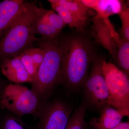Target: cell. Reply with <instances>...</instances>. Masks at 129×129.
<instances>
[{
  "label": "cell",
  "instance_id": "1",
  "mask_svg": "<svg viewBox=\"0 0 129 129\" xmlns=\"http://www.w3.org/2000/svg\"><path fill=\"white\" fill-rule=\"evenodd\" d=\"M59 39L61 53V83L76 90L82 87L96 56L95 43L85 31L75 30Z\"/></svg>",
  "mask_w": 129,
  "mask_h": 129
},
{
  "label": "cell",
  "instance_id": "2",
  "mask_svg": "<svg viewBox=\"0 0 129 129\" xmlns=\"http://www.w3.org/2000/svg\"><path fill=\"white\" fill-rule=\"evenodd\" d=\"M40 8L35 2H25L20 14L0 39V57L2 60L18 56L39 38L35 29Z\"/></svg>",
  "mask_w": 129,
  "mask_h": 129
},
{
  "label": "cell",
  "instance_id": "3",
  "mask_svg": "<svg viewBox=\"0 0 129 129\" xmlns=\"http://www.w3.org/2000/svg\"><path fill=\"white\" fill-rule=\"evenodd\" d=\"M40 48L45 56L32 83L31 90L37 95L40 105L46 102L56 85L61 83V53L58 36L51 40H38Z\"/></svg>",
  "mask_w": 129,
  "mask_h": 129
},
{
  "label": "cell",
  "instance_id": "4",
  "mask_svg": "<svg viewBox=\"0 0 129 129\" xmlns=\"http://www.w3.org/2000/svg\"><path fill=\"white\" fill-rule=\"evenodd\" d=\"M0 105L18 117L26 114L39 118V99L31 89L18 84H9L2 92Z\"/></svg>",
  "mask_w": 129,
  "mask_h": 129
},
{
  "label": "cell",
  "instance_id": "5",
  "mask_svg": "<svg viewBox=\"0 0 129 129\" xmlns=\"http://www.w3.org/2000/svg\"><path fill=\"white\" fill-rule=\"evenodd\" d=\"M102 72L108 89L109 104L124 117L129 115V78L114 64L104 60Z\"/></svg>",
  "mask_w": 129,
  "mask_h": 129
},
{
  "label": "cell",
  "instance_id": "6",
  "mask_svg": "<svg viewBox=\"0 0 129 129\" xmlns=\"http://www.w3.org/2000/svg\"><path fill=\"white\" fill-rule=\"evenodd\" d=\"M104 60L101 56L95 57L91 65L90 73L81 87L87 107L100 109L105 104H109L108 89L102 68Z\"/></svg>",
  "mask_w": 129,
  "mask_h": 129
},
{
  "label": "cell",
  "instance_id": "7",
  "mask_svg": "<svg viewBox=\"0 0 129 129\" xmlns=\"http://www.w3.org/2000/svg\"><path fill=\"white\" fill-rule=\"evenodd\" d=\"M72 109L60 101L40 106L39 129H65Z\"/></svg>",
  "mask_w": 129,
  "mask_h": 129
},
{
  "label": "cell",
  "instance_id": "8",
  "mask_svg": "<svg viewBox=\"0 0 129 129\" xmlns=\"http://www.w3.org/2000/svg\"><path fill=\"white\" fill-rule=\"evenodd\" d=\"M92 25L89 35L95 43L106 48L114 58L117 49V44L122 41L109 18L96 14L92 19Z\"/></svg>",
  "mask_w": 129,
  "mask_h": 129
},
{
  "label": "cell",
  "instance_id": "9",
  "mask_svg": "<svg viewBox=\"0 0 129 129\" xmlns=\"http://www.w3.org/2000/svg\"><path fill=\"white\" fill-rule=\"evenodd\" d=\"M25 2L5 0L0 2V39L20 14Z\"/></svg>",
  "mask_w": 129,
  "mask_h": 129
},
{
  "label": "cell",
  "instance_id": "10",
  "mask_svg": "<svg viewBox=\"0 0 129 129\" xmlns=\"http://www.w3.org/2000/svg\"><path fill=\"white\" fill-rule=\"evenodd\" d=\"M99 109L100 117L92 118L89 123L95 129H113L122 122L124 117L109 104H105Z\"/></svg>",
  "mask_w": 129,
  "mask_h": 129
},
{
  "label": "cell",
  "instance_id": "11",
  "mask_svg": "<svg viewBox=\"0 0 129 129\" xmlns=\"http://www.w3.org/2000/svg\"><path fill=\"white\" fill-rule=\"evenodd\" d=\"M50 3L52 9L57 13V14L62 19L64 22L70 27L75 28L76 30L79 32H85L88 23L81 21L68 10L61 6L55 3L52 0H48Z\"/></svg>",
  "mask_w": 129,
  "mask_h": 129
},
{
  "label": "cell",
  "instance_id": "12",
  "mask_svg": "<svg viewBox=\"0 0 129 129\" xmlns=\"http://www.w3.org/2000/svg\"><path fill=\"white\" fill-rule=\"evenodd\" d=\"M53 2L68 10L81 21L88 23L89 9L81 3L80 0H52Z\"/></svg>",
  "mask_w": 129,
  "mask_h": 129
},
{
  "label": "cell",
  "instance_id": "13",
  "mask_svg": "<svg viewBox=\"0 0 129 129\" xmlns=\"http://www.w3.org/2000/svg\"><path fill=\"white\" fill-rule=\"evenodd\" d=\"M123 2L119 0H99L94 10L102 17L109 18L111 16L120 13Z\"/></svg>",
  "mask_w": 129,
  "mask_h": 129
},
{
  "label": "cell",
  "instance_id": "14",
  "mask_svg": "<svg viewBox=\"0 0 129 129\" xmlns=\"http://www.w3.org/2000/svg\"><path fill=\"white\" fill-rule=\"evenodd\" d=\"M117 49L114 65L122 72L129 76V41L122 40L117 44Z\"/></svg>",
  "mask_w": 129,
  "mask_h": 129
},
{
  "label": "cell",
  "instance_id": "15",
  "mask_svg": "<svg viewBox=\"0 0 129 129\" xmlns=\"http://www.w3.org/2000/svg\"><path fill=\"white\" fill-rule=\"evenodd\" d=\"M87 107L85 102L81 103L70 117L65 129H88V124L85 120Z\"/></svg>",
  "mask_w": 129,
  "mask_h": 129
},
{
  "label": "cell",
  "instance_id": "16",
  "mask_svg": "<svg viewBox=\"0 0 129 129\" xmlns=\"http://www.w3.org/2000/svg\"><path fill=\"white\" fill-rule=\"evenodd\" d=\"M39 19L42 22L51 25L60 32L67 25L61 17L55 12L42 8H40Z\"/></svg>",
  "mask_w": 129,
  "mask_h": 129
},
{
  "label": "cell",
  "instance_id": "17",
  "mask_svg": "<svg viewBox=\"0 0 129 129\" xmlns=\"http://www.w3.org/2000/svg\"><path fill=\"white\" fill-rule=\"evenodd\" d=\"M35 31L36 35H39L41 36V39L45 40L55 39L61 32L51 25L42 22L39 17L36 24Z\"/></svg>",
  "mask_w": 129,
  "mask_h": 129
},
{
  "label": "cell",
  "instance_id": "18",
  "mask_svg": "<svg viewBox=\"0 0 129 129\" xmlns=\"http://www.w3.org/2000/svg\"><path fill=\"white\" fill-rule=\"evenodd\" d=\"M118 15L122 23L119 36L122 40L129 41V1L124 2L122 10Z\"/></svg>",
  "mask_w": 129,
  "mask_h": 129
},
{
  "label": "cell",
  "instance_id": "19",
  "mask_svg": "<svg viewBox=\"0 0 129 129\" xmlns=\"http://www.w3.org/2000/svg\"><path fill=\"white\" fill-rule=\"evenodd\" d=\"M9 80L17 83H32L34 79L25 69H18L2 72Z\"/></svg>",
  "mask_w": 129,
  "mask_h": 129
},
{
  "label": "cell",
  "instance_id": "20",
  "mask_svg": "<svg viewBox=\"0 0 129 129\" xmlns=\"http://www.w3.org/2000/svg\"><path fill=\"white\" fill-rule=\"evenodd\" d=\"M16 115H9L3 121L0 129H28L26 125Z\"/></svg>",
  "mask_w": 129,
  "mask_h": 129
},
{
  "label": "cell",
  "instance_id": "21",
  "mask_svg": "<svg viewBox=\"0 0 129 129\" xmlns=\"http://www.w3.org/2000/svg\"><path fill=\"white\" fill-rule=\"evenodd\" d=\"M18 57L22 62L26 71L34 80L37 75L38 70L35 66L27 50L21 53Z\"/></svg>",
  "mask_w": 129,
  "mask_h": 129
},
{
  "label": "cell",
  "instance_id": "22",
  "mask_svg": "<svg viewBox=\"0 0 129 129\" xmlns=\"http://www.w3.org/2000/svg\"><path fill=\"white\" fill-rule=\"evenodd\" d=\"M28 53L37 70H39L44 60L45 52L40 48L30 47L27 49Z\"/></svg>",
  "mask_w": 129,
  "mask_h": 129
},
{
  "label": "cell",
  "instance_id": "23",
  "mask_svg": "<svg viewBox=\"0 0 129 129\" xmlns=\"http://www.w3.org/2000/svg\"><path fill=\"white\" fill-rule=\"evenodd\" d=\"M99 0H80L81 2L89 9L94 10L99 2Z\"/></svg>",
  "mask_w": 129,
  "mask_h": 129
},
{
  "label": "cell",
  "instance_id": "24",
  "mask_svg": "<svg viewBox=\"0 0 129 129\" xmlns=\"http://www.w3.org/2000/svg\"><path fill=\"white\" fill-rule=\"evenodd\" d=\"M113 129H129V122H121Z\"/></svg>",
  "mask_w": 129,
  "mask_h": 129
},
{
  "label": "cell",
  "instance_id": "25",
  "mask_svg": "<svg viewBox=\"0 0 129 129\" xmlns=\"http://www.w3.org/2000/svg\"><path fill=\"white\" fill-rule=\"evenodd\" d=\"M90 129H95L93 128H92V127H91V128Z\"/></svg>",
  "mask_w": 129,
  "mask_h": 129
}]
</instances>
